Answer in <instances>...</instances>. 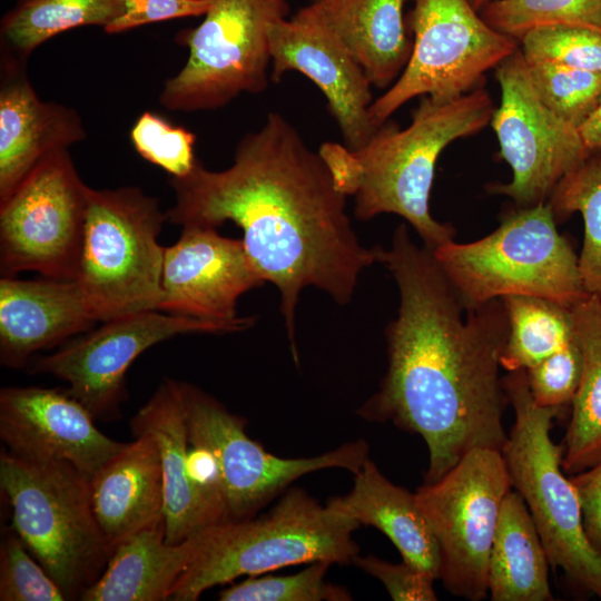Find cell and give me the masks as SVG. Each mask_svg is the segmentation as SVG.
<instances>
[{
    "instance_id": "1",
    "label": "cell",
    "mask_w": 601,
    "mask_h": 601,
    "mask_svg": "<svg viewBox=\"0 0 601 601\" xmlns=\"http://www.w3.org/2000/svg\"><path fill=\"white\" fill-rule=\"evenodd\" d=\"M176 225L217 228L233 221L260 279L274 284L294 361L296 307L305 287L348 304L362 272L380 262L381 246L366 247L346 211V198L318 152L295 126L270 111L243 136L233 164L219 171L197 159L184 177H170Z\"/></svg>"
},
{
    "instance_id": "2",
    "label": "cell",
    "mask_w": 601,
    "mask_h": 601,
    "mask_svg": "<svg viewBox=\"0 0 601 601\" xmlns=\"http://www.w3.org/2000/svg\"><path fill=\"white\" fill-rule=\"evenodd\" d=\"M380 263L396 283L400 305L385 331L386 374L358 413L418 434L432 483L471 450L501 451L506 441L499 370L508 316L501 298L465 311L432 250L417 246L405 224Z\"/></svg>"
},
{
    "instance_id": "3",
    "label": "cell",
    "mask_w": 601,
    "mask_h": 601,
    "mask_svg": "<svg viewBox=\"0 0 601 601\" xmlns=\"http://www.w3.org/2000/svg\"><path fill=\"white\" fill-rule=\"evenodd\" d=\"M494 114L491 96L476 88L454 99L423 96L411 124H383L372 140L356 151L362 164L354 215L370 220L381 214L404 218L425 247L434 250L453 240L455 228L430 213L436 161L453 141L477 134Z\"/></svg>"
},
{
    "instance_id": "4",
    "label": "cell",
    "mask_w": 601,
    "mask_h": 601,
    "mask_svg": "<svg viewBox=\"0 0 601 601\" xmlns=\"http://www.w3.org/2000/svg\"><path fill=\"white\" fill-rule=\"evenodd\" d=\"M359 524L300 489L289 490L267 513L226 521L200 533L199 549L170 600L195 601L206 590L243 575L313 563H354Z\"/></svg>"
},
{
    "instance_id": "5",
    "label": "cell",
    "mask_w": 601,
    "mask_h": 601,
    "mask_svg": "<svg viewBox=\"0 0 601 601\" xmlns=\"http://www.w3.org/2000/svg\"><path fill=\"white\" fill-rule=\"evenodd\" d=\"M465 311L509 295L545 298L568 308L587 298L577 256L558 231L548 203L520 207L471 243L432 250Z\"/></svg>"
},
{
    "instance_id": "6",
    "label": "cell",
    "mask_w": 601,
    "mask_h": 601,
    "mask_svg": "<svg viewBox=\"0 0 601 601\" xmlns=\"http://www.w3.org/2000/svg\"><path fill=\"white\" fill-rule=\"evenodd\" d=\"M0 487L12 510V530L67 600L80 599L111 556L93 514L89 479L69 463L4 450Z\"/></svg>"
},
{
    "instance_id": "7",
    "label": "cell",
    "mask_w": 601,
    "mask_h": 601,
    "mask_svg": "<svg viewBox=\"0 0 601 601\" xmlns=\"http://www.w3.org/2000/svg\"><path fill=\"white\" fill-rule=\"evenodd\" d=\"M502 386L515 414L501 450L512 487L531 513L550 564L601 599V559L585 535L578 492L563 473L564 446L550 436L560 410L534 401L524 370L509 372Z\"/></svg>"
},
{
    "instance_id": "8",
    "label": "cell",
    "mask_w": 601,
    "mask_h": 601,
    "mask_svg": "<svg viewBox=\"0 0 601 601\" xmlns=\"http://www.w3.org/2000/svg\"><path fill=\"white\" fill-rule=\"evenodd\" d=\"M166 220L139 187L89 188L76 282L97 321L160 309L165 247L157 238Z\"/></svg>"
},
{
    "instance_id": "9",
    "label": "cell",
    "mask_w": 601,
    "mask_h": 601,
    "mask_svg": "<svg viewBox=\"0 0 601 601\" xmlns=\"http://www.w3.org/2000/svg\"><path fill=\"white\" fill-rule=\"evenodd\" d=\"M205 19L181 29L175 41L188 48L185 66L168 78L160 105L173 111L223 108L242 93L258 95L270 80L269 24L287 18V0H209Z\"/></svg>"
},
{
    "instance_id": "10",
    "label": "cell",
    "mask_w": 601,
    "mask_h": 601,
    "mask_svg": "<svg viewBox=\"0 0 601 601\" xmlns=\"http://www.w3.org/2000/svg\"><path fill=\"white\" fill-rule=\"evenodd\" d=\"M408 61L370 108L377 126L417 96L454 99L479 88L486 71L518 48V40L492 28L469 0H413Z\"/></svg>"
},
{
    "instance_id": "11",
    "label": "cell",
    "mask_w": 601,
    "mask_h": 601,
    "mask_svg": "<svg viewBox=\"0 0 601 601\" xmlns=\"http://www.w3.org/2000/svg\"><path fill=\"white\" fill-rule=\"evenodd\" d=\"M512 483L502 452L476 447L415 493L440 549V575L452 594L487 597V565L501 506Z\"/></svg>"
},
{
    "instance_id": "12",
    "label": "cell",
    "mask_w": 601,
    "mask_h": 601,
    "mask_svg": "<svg viewBox=\"0 0 601 601\" xmlns=\"http://www.w3.org/2000/svg\"><path fill=\"white\" fill-rule=\"evenodd\" d=\"M87 186L69 149L48 154L0 204V273L76 280L85 242Z\"/></svg>"
},
{
    "instance_id": "13",
    "label": "cell",
    "mask_w": 601,
    "mask_h": 601,
    "mask_svg": "<svg viewBox=\"0 0 601 601\" xmlns=\"http://www.w3.org/2000/svg\"><path fill=\"white\" fill-rule=\"evenodd\" d=\"M188 440L216 457L223 483L225 522L254 516L303 475L332 467L357 473L368 459L363 440L312 457L284 459L267 452L245 431V421L188 383L179 382Z\"/></svg>"
},
{
    "instance_id": "14",
    "label": "cell",
    "mask_w": 601,
    "mask_h": 601,
    "mask_svg": "<svg viewBox=\"0 0 601 601\" xmlns=\"http://www.w3.org/2000/svg\"><path fill=\"white\" fill-rule=\"evenodd\" d=\"M495 77L501 102L490 125L512 179L491 185L490 191L510 197L519 207L546 203L558 183L591 150L577 127L540 100L519 48L496 67Z\"/></svg>"
},
{
    "instance_id": "15",
    "label": "cell",
    "mask_w": 601,
    "mask_h": 601,
    "mask_svg": "<svg viewBox=\"0 0 601 601\" xmlns=\"http://www.w3.org/2000/svg\"><path fill=\"white\" fill-rule=\"evenodd\" d=\"M231 327L216 322L146 311L116 317L59 351L37 357L31 373L66 381L67 392L95 420H112L126 398L125 376L134 361L152 345L186 333H228Z\"/></svg>"
},
{
    "instance_id": "16",
    "label": "cell",
    "mask_w": 601,
    "mask_h": 601,
    "mask_svg": "<svg viewBox=\"0 0 601 601\" xmlns=\"http://www.w3.org/2000/svg\"><path fill=\"white\" fill-rule=\"evenodd\" d=\"M265 284L242 239L216 228L185 226L179 239L165 247L161 312L225 324L234 332L254 326V316H238V298Z\"/></svg>"
},
{
    "instance_id": "17",
    "label": "cell",
    "mask_w": 601,
    "mask_h": 601,
    "mask_svg": "<svg viewBox=\"0 0 601 601\" xmlns=\"http://www.w3.org/2000/svg\"><path fill=\"white\" fill-rule=\"evenodd\" d=\"M89 411L67 390L10 386L0 391V439L10 453L71 464L89 480L119 452Z\"/></svg>"
},
{
    "instance_id": "18",
    "label": "cell",
    "mask_w": 601,
    "mask_h": 601,
    "mask_svg": "<svg viewBox=\"0 0 601 601\" xmlns=\"http://www.w3.org/2000/svg\"><path fill=\"white\" fill-rule=\"evenodd\" d=\"M270 80L298 71L322 91L344 144L354 151L364 148L377 126L370 114L372 83L358 62L332 37L295 18L269 24Z\"/></svg>"
},
{
    "instance_id": "19",
    "label": "cell",
    "mask_w": 601,
    "mask_h": 601,
    "mask_svg": "<svg viewBox=\"0 0 601 601\" xmlns=\"http://www.w3.org/2000/svg\"><path fill=\"white\" fill-rule=\"evenodd\" d=\"M86 138L77 110L41 100L27 61L0 49V204L48 154Z\"/></svg>"
},
{
    "instance_id": "20",
    "label": "cell",
    "mask_w": 601,
    "mask_h": 601,
    "mask_svg": "<svg viewBox=\"0 0 601 601\" xmlns=\"http://www.w3.org/2000/svg\"><path fill=\"white\" fill-rule=\"evenodd\" d=\"M96 322L76 280L0 279V361L7 367L22 368L36 352Z\"/></svg>"
},
{
    "instance_id": "21",
    "label": "cell",
    "mask_w": 601,
    "mask_h": 601,
    "mask_svg": "<svg viewBox=\"0 0 601 601\" xmlns=\"http://www.w3.org/2000/svg\"><path fill=\"white\" fill-rule=\"evenodd\" d=\"M407 0H314L293 18L313 24L339 43L363 68L372 86L390 88L412 50Z\"/></svg>"
},
{
    "instance_id": "22",
    "label": "cell",
    "mask_w": 601,
    "mask_h": 601,
    "mask_svg": "<svg viewBox=\"0 0 601 601\" xmlns=\"http://www.w3.org/2000/svg\"><path fill=\"white\" fill-rule=\"evenodd\" d=\"M132 434L157 443L164 480L166 542L176 544L221 523L223 518L197 491L187 466L188 432L179 382L166 378L129 421Z\"/></svg>"
},
{
    "instance_id": "23",
    "label": "cell",
    "mask_w": 601,
    "mask_h": 601,
    "mask_svg": "<svg viewBox=\"0 0 601 601\" xmlns=\"http://www.w3.org/2000/svg\"><path fill=\"white\" fill-rule=\"evenodd\" d=\"M93 514L112 552L138 531L164 519L159 450L147 433L107 460L89 480Z\"/></svg>"
},
{
    "instance_id": "24",
    "label": "cell",
    "mask_w": 601,
    "mask_h": 601,
    "mask_svg": "<svg viewBox=\"0 0 601 601\" xmlns=\"http://www.w3.org/2000/svg\"><path fill=\"white\" fill-rule=\"evenodd\" d=\"M354 475L352 490L331 499L328 504L359 525L378 529L396 546L403 561L439 579V544L415 493L388 481L370 459Z\"/></svg>"
},
{
    "instance_id": "25",
    "label": "cell",
    "mask_w": 601,
    "mask_h": 601,
    "mask_svg": "<svg viewBox=\"0 0 601 601\" xmlns=\"http://www.w3.org/2000/svg\"><path fill=\"white\" fill-rule=\"evenodd\" d=\"M200 533L168 543L165 519L138 531L112 552L101 577L79 600H170L177 581L199 549Z\"/></svg>"
},
{
    "instance_id": "26",
    "label": "cell",
    "mask_w": 601,
    "mask_h": 601,
    "mask_svg": "<svg viewBox=\"0 0 601 601\" xmlns=\"http://www.w3.org/2000/svg\"><path fill=\"white\" fill-rule=\"evenodd\" d=\"M549 558L535 523L516 491L502 503L487 565L492 601H550Z\"/></svg>"
},
{
    "instance_id": "27",
    "label": "cell",
    "mask_w": 601,
    "mask_h": 601,
    "mask_svg": "<svg viewBox=\"0 0 601 601\" xmlns=\"http://www.w3.org/2000/svg\"><path fill=\"white\" fill-rule=\"evenodd\" d=\"M582 374L572 401L562 469L572 475L601 462V297L589 295L572 307Z\"/></svg>"
},
{
    "instance_id": "28",
    "label": "cell",
    "mask_w": 601,
    "mask_h": 601,
    "mask_svg": "<svg viewBox=\"0 0 601 601\" xmlns=\"http://www.w3.org/2000/svg\"><path fill=\"white\" fill-rule=\"evenodd\" d=\"M125 12V0H14L0 21V48L28 61L57 35L85 26L102 29Z\"/></svg>"
},
{
    "instance_id": "29",
    "label": "cell",
    "mask_w": 601,
    "mask_h": 601,
    "mask_svg": "<svg viewBox=\"0 0 601 601\" xmlns=\"http://www.w3.org/2000/svg\"><path fill=\"white\" fill-rule=\"evenodd\" d=\"M501 299L509 324L501 366L508 372L525 371L574 338L572 308L535 296Z\"/></svg>"
},
{
    "instance_id": "30",
    "label": "cell",
    "mask_w": 601,
    "mask_h": 601,
    "mask_svg": "<svg viewBox=\"0 0 601 601\" xmlns=\"http://www.w3.org/2000/svg\"><path fill=\"white\" fill-rule=\"evenodd\" d=\"M546 203L556 223L575 211L582 215L581 277L588 294L601 297V148L591 150L575 169L566 174Z\"/></svg>"
},
{
    "instance_id": "31",
    "label": "cell",
    "mask_w": 601,
    "mask_h": 601,
    "mask_svg": "<svg viewBox=\"0 0 601 601\" xmlns=\"http://www.w3.org/2000/svg\"><path fill=\"white\" fill-rule=\"evenodd\" d=\"M480 12L492 28L518 41L528 31L545 26L601 29V0H491Z\"/></svg>"
},
{
    "instance_id": "32",
    "label": "cell",
    "mask_w": 601,
    "mask_h": 601,
    "mask_svg": "<svg viewBox=\"0 0 601 601\" xmlns=\"http://www.w3.org/2000/svg\"><path fill=\"white\" fill-rule=\"evenodd\" d=\"M526 66L540 100L568 124L579 129L598 107L601 72L548 61H526Z\"/></svg>"
},
{
    "instance_id": "33",
    "label": "cell",
    "mask_w": 601,
    "mask_h": 601,
    "mask_svg": "<svg viewBox=\"0 0 601 601\" xmlns=\"http://www.w3.org/2000/svg\"><path fill=\"white\" fill-rule=\"evenodd\" d=\"M331 563L317 561L305 570L283 577H248L219 592L220 601H347L345 588L326 582Z\"/></svg>"
},
{
    "instance_id": "34",
    "label": "cell",
    "mask_w": 601,
    "mask_h": 601,
    "mask_svg": "<svg viewBox=\"0 0 601 601\" xmlns=\"http://www.w3.org/2000/svg\"><path fill=\"white\" fill-rule=\"evenodd\" d=\"M526 61L601 72V29L579 24L534 28L520 40Z\"/></svg>"
},
{
    "instance_id": "35",
    "label": "cell",
    "mask_w": 601,
    "mask_h": 601,
    "mask_svg": "<svg viewBox=\"0 0 601 601\" xmlns=\"http://www.w3.org/2000/svg\"><path fill=\"white\" fill-rule=\"evenodd\" d=\"M136 151L147 161L166 170L170 177H184L194 168L196 135L166 118L142 112L130 130Z\"/></svg>"
},
{
    "instance_id": "36",
    "label": "cell",
    "mask_w": 601,
    "mask_h": 601,
    "mask_svg": "<svg viewBox=\"0 0 601 601\" xmlns=\"http://www.w3.org/2000/svg\"><path fill=\"white\" fill-rule=\"evenodd\" d=\"M35 558V556H33ZM11 530L0 549L1 601H63L62 590Z\"/></svg>"
},
{
    "instance_id": "37",
    "label": "cell",
    "mask_w": 601,
    "mask_h": 601,
    "mask_svg": "<svg viewBox=\"0 0 601 601\" xmlns=\"http://www.w3.org/2000/svg\"><path fill=\"white\" fill-rule=\"evenodd\" d=\"M525 374L539 405L561 410L572 404L582 374V353L575 335L561 349L525 370Z\"/></svg>"
},
{
    "instance_id": "38",
    "label": "cell",
    "mask_w": 601,
    "mask_h": 601,
    "mask_svg": "<svg viewBox=\"0 0 601 601\" xmlns=\"http://www.w3.org/2000/svg\"><path fill=\"white\" fill-rule=\"evenodd\" d=\"M354 563L378 579L394 601H435L433 578L402 561L391 563L374 555L356 556Z\"/></svg>"
},
{
    "instance_id": "39",
    "label": "cell",
    "mask_w": 601,
    "mask_h": 601,
    "mask_svg": "<svg viewBox=\"0 0 601 601\" xmlns=\"http://www.w3.org/2000/svg\"><path fill=\"white\" fill-rule=\"evenodd\" d=\"M209 0H125V12L102 30L108 35L166 20L205 16Z\"/></svg>"
},
{
    "instance_id": "40",
    "label": "cell",
    "mask_w": 601,
    "mask_h": 601,
    "mask_svg": "<svg viewBox=\"0 0 601 601\" xmlns=\"http://www.w3.org/2000/svg\"><path fill=\"white\" fill-rule=\"evenodd\" d=\"M571 481L579 495L585 535L601 559V462L574 474Z\"/></svg>"
},
{
    "instance_id": "41",
    "label": "cell",
    "mask_w": 601,
    "mask_h": 601,
    "mask_svg": "<svg viewBox=\"0 0 601 601\" xmlns=\"http://www.w3.org/2000/svg\"><path fill=\"white\" fill-rule=\"evenodd\" d=\"M317 152L335 189L345 197L355 196L362 177V164L357 152L345 144L334 141L323 142Z\"/></svg>"
},
{
    "instance_id": "42",
    "label": "cell",
    "mask_w": 601,
    "mask_h": 601,
    "mask_svg": "<svg viewBox=\"0 0 601 601\" xmlns=\"http://www.w3.org/2000/svg\"><path fill=\"white\" fill-rule=\"evenodd\" d=\"M579 131L590 150L601 148V99L593 114L579 128Z\"/></svg>"
},
{
    "instance_id": "43",
    "label": "cell",
    "mask_w": 601,
    "mask_h": 601,
    "mask_svg": "<svg viewBox=\"0 0 601 601\" xmlns=\"http://www.w3.org/2000/svg\"><path fill=\"white\" fill-rule=\"evenodd\" d=\"M476 11H481L491 0H469Z\"/></svg>"
}]
</instances>
